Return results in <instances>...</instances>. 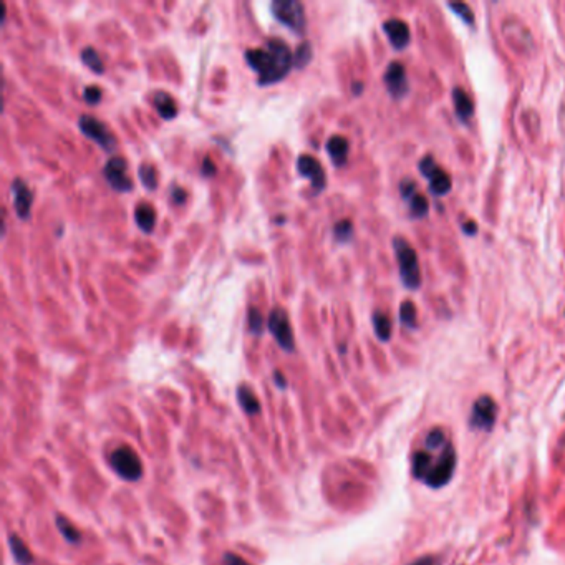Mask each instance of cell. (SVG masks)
<instances>
[{"instance_id": "6da1fadb", "label": "cell", "mask_w": 565, "mask_h": 565, "mask_svg": "<svg viewBox=\"0 0 565 565\" xmlns=\"http://www.w3.org/2000/svg\"><path fill=\"white\" fill-rule=\"evenodd\" d=\"M245 61L259 75V85L277 83L293 66V54L280 39L265 40L264 47L245 50Z\"/></svg>"}, {"instance_id": "7a4b0ae2", "label": "cell", "mask_w": 565, "mask_h": 565, "mask_svg": "<svg viewBox=\"0 0 565 565\" xmlns=\"http://www.w3.org/2000/svg\"><path fill=\"white\" fill-rule=\"evenodd\" d=\"M439 449H421L413 456V474L428 484L430 487L439 489L449 482L453 478L456 469V451L451 443H448L441 451L438 458H435V453Z\"/></svg>"}, {"instance_id": "3957f363", "label": "cell", "mask_w": 565, "mask_h": 565, "mask_svg": "<svg viewBox=\"0 0 565 565\" xmlns=\"http://www.w3.org/2000/svg\"><path fill=\"white\" fill-rule=\"evenodd\" d=\"M393 247H395L398 264H400V275L403 284L411 291H415L421 286V270L420 264H418V255L415 249L408 244L405 239L396 237L393 241Z\"/></svg>"}, {"instance_id": "277c9868", "label": "cell", "mask_w": 565, "mask_h": 565, "mask_svg": "<svg viewBox=\"0 0 565 565\" xmlns=\"http://www.w3.org/2000/svg\"><path fill=\"white\" fill-rule=\"evenodd\" d=\"M110 466L118 476L128 482L140 481L143 478V463L140 456L128 446H120L110 454Z\"/></svg>"}, {"instance_id": "5b68a950", "label": "cell", "mask_w": 565, "mask_h": 565, "mask_svg": "<svg viewBox=\"0 0 565 565\" xmlns=\"http://www.w3.org/2000/svg\"><path fill=\"white\" fill-rule=\"evenodd\" d=\"M270 12L280 23L287 25L296 33H303L307 28L305 8L298 0H274Z\"/></svg>"}, {"instance_id": "8992f818", "label": "cell", "mask_w": 565, "mask_h": 565, "mask_svg": "<svg viewBox=\"0 0 565 565\" xmlns=\"http://www.w3.org/2000/svg\"><path fill=\"white\" fill-rule=\"evenodd\" d=\"M78 128L85 136L95 141L102 150L110 151V153L116 150L118 141L115 135H113V133L108 130V126L99 121L98 118H95L92 115H82L78 118Z\"/></svg>"}, {"instance_id": "52a82bcc", "label": "cell", "mask_w": 565, "mask_h": 565, "mask_svg": "<svg viewBox=\"0 0 565 565\" xmlns=\"http://www.w3.org/2000/svg\"><path fill=\"white\" fill-rule=\"evenodd\" d=\"M269 332L272 334V336L277 341L279 346L286 351H293V334H292V327L291 322H288V315L284 308L275 307L272 308V312L269 313V320H267Z\"/></svg>"}, {"instance_id": "ba28073f", "label": "cell", "mask_w": 565, "mask_h": 565, "mask_svg": "<svg viewBox=\"0 0 565 565\" xmlns=\"http://www.w3.org/2000/svg\"><path fill=\"white\" fill-rule=\"evenodd\" d=\"M126 161L123 158H111L103 166V176L113 191L130 193L133 189V181L126 174Z\"/></svg>"}, {"instance_id": "9c48e42d", "label": "cell", "mask_w": 565, "mask_h": 565, "mask_svg": "<svg viewBox=\"0 0 565 565\" xmlns=\"http://www.w3.org/2000/svg\"><path fill=\"white\" fill-rule=\"evenodd\" d=\"M420 171L421 174L425 176L426 179L430 181V191L435 194V196H444L451 191V178L449 174L439 168L438 164L435 163L433 158H425L420 163Z\"/></svg>"}, {"instance_id": "30bf717a", "label": "cell", "mask_w": 565, "mask_h": 565, "mask_svg": "<svg viewBox=\"0 0 565 565\" xmlns=\"http://www.w3.org/2000/svg\"><path fill=\"white\" fill-rule=\"evenodd\" d=\"M497 405L491 396H481L474 401L471 425L476 430H491L496 423Z\"/></svg>"}, {"instance_id": "8fae6325", "label": "cell", "mask_w": 565, "mask_h": 565, "mask_svg": "<svg viewBox=\"0 0 565 565\" xmlns=\"http://www.w3.org/2000/svg\"><path fill=\"white\" fill-rule=\"evenodd\" d=\"M297 169L303 178L310 179L312 188L315 193H322L327 186V176L319 161L310 154H300L297 159Z\"/></svg>"}, {"instance_id": "7c38bea8", "label": "cell", "mask_w": 565, "mask_h": 565, "mask_svg": "<svg viewBox=\"0 0 565 565\" xmlns=\"http://www.w3.org/2000/svg\"><path fill=\"white\" fill-rule=\"evenodd\" d=\"M12 189V204L13 209H16V214L18 216V219L27 221L30 217L32 211V204H33V193L32 189L28 188V184L23 181L20 178H16L11 184Z\"/></svg>"}, {"instance_id": "4fadbf2b", "label": "cell", "mask_w": 565, "mask_h": 565, "mask_svg": "<svg viewBox=\"0 0 565 565\" xmlns=\"http://www.w3.org/2000/svg\"><path fill=\"white\" fill-rule=\"evenodd\" d=\"M383 80L388 88V93H390L393 98H403L408 93L406 70L400 61H393V63L388 65Z\"/></svg>"}, {"instance_id": "5bb4252c", "label": "cell", "mask_w": 565, "mask_h": 565, "mask_svg": "<svg viewBox=\"0 0 565 565\" xmlns=\"http://www.w3.org/2000/svg\"><path fill=\"white\" fill-rule=\"evenodd\" d=\"M383 30L387 33L390 44L395 47L396 50H403L410 44V27L406 22L400 20V18H390L383 23Z\"/></svg>"}, {"instance_id": "9a60e30c", "label": "cell", "mask_w": 565, "mask_h": 565, "mask_svg": "<svg viewBox=\"0 0 565 565\" xmlns=\"http://www.w3.org/2000/svg\"><path fill=\"white\" fill-rule=\"evenodd\" d=\"M348 141L344 136L335 135L327 140V153H329L330 159L334 161L335 166H344L348 158Z\"/></svg>"}, {"instance_id": "2e32d148", "label": "cell", "mask_w": 565, "mask_h": 565, "mask_svg": "<svg viewBox=\"0 0 565 565\" xmlns=\"http://www.w3.org/2000/svg\"><path fill=\"white\" fill-rule=\"evenodd\" d=\"M135 221L141 231L150 234L156 226V211L150 202H140L135 207Z\"/></svg>"}, {"instance_id": "e0dca14e", "label": "cell", "mask_w": 565, "mask_h": 565, "mask_svg": "<svg viewBox=\"0 0 565 565\" xmlns=\"http://www.w3.org/2000/svg\"><path fill=\"white\" fill-rule=\"evenodd\" d=\"M154 107L156 111L159 113V116L163 118V120H173V118L178 115L176 102L173 99V97L166 92H158L154 95Z\"/></svg>"}, {"instance_id": "ac0fdd59", "label": "cell", "mask_w": 565, "mask_h": 565, "mask_svg": "<svg viewBox=\"0 0 565 565\" xmlns=\"http://www.w3.org/2000/svg\"><path fill=\"white\" fill-rule=\"evenodd\" d=\"M453 102L456 108V115L459 116L461 121H468L469 116L473 115L474 108L471 98L468 97V93L464 92L463 88H454L453 90Z\"/></svg>"}, {"instance_id": "d6986e66", "label": "cell", "mask_w": 565, "mask_h": 565, "mask_svg": "<svg viewBox=\"0 0 565 565\" xmlns=\"http://www.w3.org/2000/svg\"><path fill=\"white\" fill-rule=\"evenodd\" d=\"M8 547H11V552L18 565H32L33 555L30 552V549L27 547V544L23 542L18 535L12 534L11 537H8Z\"/></svg>"}, {"instance_id": "ffe728a7", "label": "cell", "mask_w": 565, "mask_h": 565, "mask_svg": "<svg viewBox=\"0 0 565 565\" xmlns=\"http://www.w3.org/2000/svg\"><path fill=\"white\" fill-rule=\"evenodd\" d=\"M237 400H239V405L242 406V410L249 415H259L260 413V401L259 398L255 396V393L250 390L249 387L242 384V387L237 388Z\"/></svg>"}, {"instance_id": "44dd1931", "label": "cell", "mask_w": 565, "mask_h": 565, "mask_svg": "<svg viewBox=\"0 0 565 565\" xmlns=\"http://www.w3.org/2000/svg\"><path fill=\"white\" fill-rule=\"evenodd\" d=\"M372 322L375 334H377L379 340L388 341L391 339V322L388 319V315H384L383 312H375Z\"/></svg>"}, {"instance_id": "7402d4cb", "label": "cell", "mask_w": 565, "mask_h": 565, "mask_svg": "<svg viewBox=\"0 0 565 565\" xmlns=\"http://www.w3.org/2000/svg\"><path fill=\"white\" fill-rule=\"evenodd\" d=\"M80 59H82L83 63L87 65L92 72L98 73V75L104 72V65H103L102 56H99V54L93 49V47H85V49L80 51Z\"/></svg>"}, {"instance_id": "603a6c76", "label": "cell", "mask_w": 565, "mask_h": 565, "mask_svg": "<svg viewBox=\"0 0 565 565\" xmlns=\"http://www.w3.org/2000/svg\"><path fill=\"white\" fill-rule=\"evenodd\" d=\"M55 522L56 527H59L60 534L63 535L65 540H68L70 544H78L80 540H82V534L78 533V529H75L73 524L68 519H65V517L61 516H56Z\"/></svg>"}, {"instance_id": "cb8c5ba5", "label": "cell", "mask_w": 565, "mask_h": 565, "mask_svg": "<svg viewBox=\"0 0 565 565\" xmlns=\"http://www.w3.org/2000/svg\"><path fill=\"white\" fill-rule=\"evenodd\" d=\"M138 176H140V181L143 183V186L148 189V191H154L156 186H158V173H156L154 166L150 163H143L138 169Z\"/></svg>"}, {"instance_id": "d4e9b609", "label": "cell", "mask_w": 565, "mask_h": 565, "mask_svg": "<svg viewBox=\"0 0 565 565\" xmlns=\"http://www.w3.org/2000/svg\"><path fill=\"white\" fill-rule=\"evenodd\" d=\"M313 56V50H312V45L310 42H302L300 45L297 47L296 51H293V66L296 68H303V66H307L310 63Z\"/></svg>"}, {"instance_id": "484cf974", "label": "cell", "mask_w": 565, "mask_h": 565, "mask_svg": "<svg viewBox=\"0 0 565 565\" xmlns=\"http://www.w3.org/2000/svg\"><path fill=\"white\" fill-rule=\"evenodd\" d=\"M247 320H249V330L253 332L254 335L262 334L265 320L262 312H260L257 307H249V310H247Z\"/></svg>"}, {"instance_id": "4316f807", "label": "cell", "mask_w": 565, "mask_h": 565, "mask_svg": "<svg viewBox=\"0 0 565 565\" xmlns=\"http://www.w3.org/2000/svg\"><path fill=\"white\" fill-rule=\"evenodd\" d=\"M334 237L336 242H350L353 237V224L348 219H341L334 226Z\"/></svg>"}, {"instance_id": "83f0119b", "label": "cell", "mask_w": 565, "mask_h": 565, "mask_svg": "<svg viewBox=\"0 0 565 565\" xmlns=\"http://www.w3.org/2000/svg\"><path fill=\"white\" fill-rule=\"evenodd\" d=\"M408 202H410V211H411V216L413 217H425L428 214V209H430V204L426 201L425 196H421V194H413V196L408 199Z\"/></svg>"}, {"instance_id": "f1b7e54d", "label": "cell", "mask_w": 565, "mask_h": 565, "mask_svg": "<svg viewBox=\"0 0 565 565\" xmlns=\"http://www.w3.org/2000/svg\"><path fill=\"white\" fill-rule=\"evenodd\" d=\"M400 319H401V324L408 327V329H415L416 327V308L411 302L401 303Z\"/></svg>"}, {"instance_id": "f546056e", "label": "cell", "mask_w": 565, "mask_h": 565, "mask_svg": "<svg viewBox=\"0 0 565 565\" xmlns=\"http://www.w3.org/2000/svg\"><path fill=\"white\" fill-rule=\"evenodd\" d=\"M449 7L453 8L456 16H459L463 18V22H466L468 25H473V23H474V13L471 11V7L466 6V4H463V2L449 4Z\"/></svg>"}, {"instance_id": "4dcf8cb0", "label": "cell", "mask_w": 565, "mask_h": 565, "mask_svg": "<svg viewBox=\"0 0 565 565\" xmlns=\"http://www.w3.org/2000/svg\"><path fill=\"white\" fill-rule=\"evenodd\" d=\"M102 98H103V92H102V88L97 87V85H90V87L83 90V99L88 104H98L99 102H102Z\"/></svg>"}, {"instance_id": "1f68e13d", "label": "cell", "mask_w": 565, "mask_h": 565, "mask_svg": "<svg viewBox=\"0 0 565 565\" xmlns=\"http://www.w3.org/2000/svg\"><path fill=\"white\" fill-rule=\"evenodd\" d=\"M171 201L181 206V204L186 202V191L179 186H173V189H171Z\"/></svg>"}, {"instance_id": "d6a6232c", "label": "cell", "mask_w": 565, "mask_h": 565, "mask_svg": "<svg viewBox=\"0 0 565 565\" xmlns=\"http://www.w3.org/2000/svg\"><path fill=\"white\" fill-rule=\"evenodd\" d=\"M401 196L405 201H408L413 194H416V188H415V183L410 181V179H406V181L401 183Z\"/></svg>"}, {"instance_id": "836d02e7", "label": "cell", "mask_w": 565, "mask_h": 565, "mask_svg": "<svg viewBox=\"0 0 565 565\" xmlns=\"http://www.w3.org/2000/svg\"><path fill=\"white\" fill-rule=\"evenodd\" d=\"M222 560H224V565H250L249 562H245L244 559L239 557V555L232 552H227Z\"/></svg>"}, {"instance_id": "e575fe53", "label": "cell", "mask_w": 565, "mask_h": 565, "mask_svg": "<svg viewBox=\"0 0 565 565\" xmlns=\"http://www.w3.org/2000/svg\"><path fill=\"white\" fill-rule=\"evenodd\" d=\"M216 171H217V168H216V164L212 163V159L204 158L202 164H201V173H202L204 176H214V174H216Z\"/></svg>"}, {"instance_id": "d590c367", "label": "cell", "mask_w": 565, "mask_h": 565, "mask_svg": "<svg viewBox=\"0 0 565 565\" xmlns=\"http://www.w3.org/2000/svg\"><path fill=\"white\" fill-rule=\"evenodd\" d=\"M410 565H439V562H438V559L433 557V555H426V557L418 559Z\"/></svg>"}, {"instance_id": "8d00e7d4", "label": "cell", "mask_w": 565, "mask_h": 565, "mask_svg": "<svg viewBox=\"0 0 565 565\" xmlns=\"http://www.w3.org/2000/svg\"><path fill=\"white\" fill-rule=\"evenodd\" d=\"M274 382L280 388V390H286V388H287L286 377H284L282 372H274Z\"/></svg>"}, {"instance_id": "74e56055", "label": "cell", "mask_w": 565, "mask_h": 565, "mask_svg": "<svg viewBox=\"0 0 565 565\" xmlns=\"http://www.w3.org/2000/svg\"><path fill=\"white\" fill-rule=\"evenodd\" d=\"M464 232H466V234H469V236H474L478 232V227H476V224H474V222H466V224H464Z\"/></svg>"}, {"instance_id": "f35d334b", "label": "cell", "mask_w": 565, "mask_h": 565, "mask_svg": "<svg viewBox=\"0 0 565 565\" xmlns=\"http://www.w3.org/2000/svg\"><path fill=\"white\" fill-rule=\"evenodd\" d=\"M362 88H363L362 83H353V93L355 95H360V92H362Z\"/></svg>"}]
</instances>
